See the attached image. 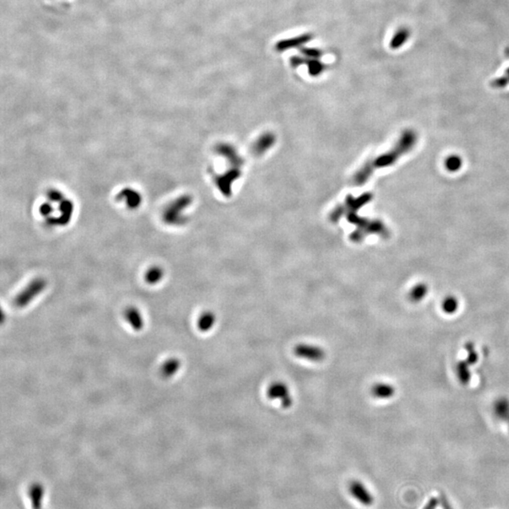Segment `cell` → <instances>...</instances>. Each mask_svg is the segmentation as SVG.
<instances>
[{
    "mask_svg": "<svg viewBox=\"0 0 509 509\" xmlns=\"http://www.w3.org/2000/svg\"><path fill=\"white\" fill-rule=\"evenodd\" d=\"M414 139H415L414 135L412 133H407L406 135H404V138H403V140L401 141V143L392 152V154H388L387 155V158L380 157L378 160H376V162L373 164V166L366 167L357 177V179H356L357 182L358 183H362L363 182L362 181H365L368 178L369 173H370V170L372 169V167H375V168L376 167H382L385 164H389L391 162H393L394 159H395L394 157H396L397 156H399V155H402L403 153H405L407 150L411 147V145L413 144Z\"/></svg>",
    "mask_w": 509,
    "mask_h": 509,
    "instance_id": "obj_1",
    "label": "cell"
},
{
    "mask_svg": "<svg viewBox=\"0 0 509 509\" xmlns=\"http://www.w3.org/2000/svg\"><path fill=\"white\" fill-rule=\"evenodd\" d=\"M267 397L271 401H278L283 408L288 409L293 405L289 386L282 381H274L267 389Z\"/></svg>",
    "mask_w": 509,
    "mask_h": 509,
    "instance_id": "obj_2",
    "label": "cell"
},
{
    "mask_svg": "<svg viewBox=\"0 0 509 509\" xmlns=\"http://www.w3.org/2000/svg\"><path fill=\"white\" fill-rule=\"evenodd\" d=\"M47 282L44 279L42 278L35 279L16 296V299L14 300V305L17 308H23L25 306L30 305L32 300L37 297L40 293L45 290Z\"/></svg>",
    "mask_w": 509,
    "mask_h": 509,
    "instance_id": "obj_3",
    "label": "cell"
},
{
    "mask_svg": "<svg viewBox=\"0 0 509 509\" xmlns=\"http://www.w3.org/2000/svg\"><path fill=\"white\" fill-rule=\"evenodd\" d=\"M293 354L299 359L314 363H319L324 361L326 356L325 351L321 346L311 344H299L294 347Z\"/></svg>",
    "mask_w": 509,
    "mask_h": 509,
    "instance_id": "obj_4",
    "label": "cell"
},
{
    "mask_svg": "<svg viewBox=\"0 0 509 509\" xmlns=\"http://www.w3.org/2000/svg\"><path fill=\"white\" fill-rule=\"evenodd\" d=\"M350 492L353 496L365 505H370L373 503V496L369 493L365 486L361 485L359 481H353L350 485Z\"/></svg>",
    "mask_w": 509,
    "mask_h": 509,
    "instance_id": "obj_5",
    "label": "cell"
},
{
    "mask_svg": "<svg viewBox=\"0 0 509 509\" xmlns=\"http://www.w3.org/2000/svg\"><path fill=\"white\" fill-rule=\"evenodd\" d=\"M125 319L127 322L130 324V326L136 330L141 331L144 326V321L142 319L141 312L138 310V308L134 306H128L125 310Z\"/></svg>",
    "mask_w": 509,
    "mask_h": 509,
    "instance_id": "obj_6",
    "label": "cell"
},
{
    "mask_svg": "<svg viewBox=\"0 0 509 509\" xmlns=\"http://www.w3.org/2000/svg\"><path fill=\"white\" fill-rule=\"evenodd\" d=\"M215 322H216V315L212 311H205L200 315L197 321V327L202 333H207L214 327Z\"/></svg>",
    "mask_w": 509,
    "mask_h": 509,
    "instance_id": "obj_7",
    "label": "cell"
},
{
    "mask_svg": "<svg viewBox=\"0 0 509 509\" xmlns=\"http://www.w3.org/2000/svg\"><path fill=\"white\" fill-rule=\"evenodd\" d=\"M181 367V362L179 359L177 358L169 359L162 364L160 368V376L166 379L171 378L179 372Z\"/></svg>",
    "mask_w": 509,
    "mask_h": 509,
    "instance_id": "obj_8",
    "label": "cell"
},
{
    "mask_svg": "<svg viewBox=\"0 0 509 509\" xmlns=\"http://www.w3.org/2000/svg\"><path fill=\"white\" fill-rule=\"evenodd\" d=\"M372 394L378 399H388L394 394V388L387 383H377L372 388Z\"/></svg>",
    "mask_w": 509,
    "mask_h": 509,
    "instance_id": "obj_9",
    "label": "cell"
},
{
    "mask_svg": "<svg viewBox=\"0 0 509 509\" xmlns=\"http://www.w3.org/2000/svg\"><path fill=\"white\" fill-rule=\"evenodd\" d=\"M162 274L163 273L159 268H153L146 274L145 278L149 284H156L158 281H160Z\"/></svg>",
    "mask_w": 509,
    "mask_h": 509,
    "instance_id": "obj_10",
    "label": "cell"
},
{
    "mask_svg": "<svg viewBox=\"0 0 509 509\" xmlns=\"http://www.w3.org/2000/svg\"><path fill=\"white\" fill-rule=\"evenodd\" d=\"M456 302L454 301V299H450V300H446V302L444 303V310L446 311H450V312H453L454 309L456 308Z\"/></svg>",
    "mask_w": 509,
    "mask_h": 509,
    "instance_id": "obj_11",
    "label": "cell"
},
{
    "mask_svg": "<svg viewBox=\"0 0 509 509\" xmlns=\"http://www.w3.org/2000/svg\"><path fill=\"white\" fill-rule=\"evenodd\" d=\"M459 164H460V161H459L458 157H450L447 162L448 168H450L451 170L457 169L459 167Z\"/></svg>",
    "mask_w": 509,
    "mask_h": 509,
    "instance_id": "obj_12",
    "label": "cell"
}]
</instances>
